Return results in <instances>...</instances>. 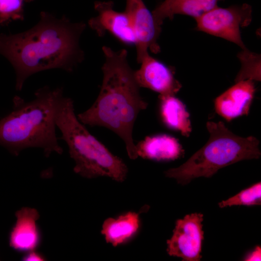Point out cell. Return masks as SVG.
Listing matches in <instances>:
<instances>
[{
	"instance_id": "cell-12",
	"label": "cell",
	"mask_w": 261,
	"mask_h": 261,
	"mask_svg": "<svg viewBox=\"0 0 261 261\" xmlns=\"http://www.w3.org/2000/svg\"><path fill=\"white\" fill-rule=\"evenodd\" d=\"M16 222L9 234V245L18 252L35 250L40 244L41 235L37 221L40 215L37 210L23 207L15 213Z\"/></svg>"
},
{
	"instance_id": "cell-19",
	"label": "cell",
	"mask_w": 261,
	"mask_h": 261,
	"mask_svg": "<svg viewBox=\"0 0 261 261\" xmlns=\"http://www.w3.org/2000/svg\"><path fill=\"white\" fill-rule=\"evenodd\" d=\"M261 247L257 246L251 252L248 253L244 258V261H261Z\"/></svg>"
},
{
	"instance_id": "cell-17",
	"label": "cell",
	"mask_w": 261,
	"mask_h": 261,
	"mask_svg": "<svg viewBox=\"0 0 261 261\" xmlns=\"http://www.w3.org/2000/svg\"><path fill=\"white\" fill-rule=\"evenodd\" d=\"M261 204V182H258L242 190L234 196L218 203L220 208L234 205L253 206Z\"/></svg>"
},
{
	"instance_id": "cell-15",
	"label": "cell",
	"mask_w": 261,
	"mask_h": 261,
	"mask_svg": "<svg viewBox=\"0 0 261 261\" xmlns=\"http://www.w3.org/2000/svg\"><path fill=\"white\" fill-rule=\"evenodd\" d=\"M140 226L139 214L128 212L116 218L104 220L101 233L105 241L114 246L126 243L138 232Z\"/></svg>"
},
{
	"instance_id": "cell-4",
	"label": "cell",
	"mask_w": 261,
	"mask_h": 261,
	"mask_svg": "<svg viewBox=\"0 0 261 261\" xmlns=\"http://www.w3.org/2000/svg\"><path fill=\"white\" fill-rule=\"evenodd\" d=\"M57 127L61 133L70 155L75 162L73 171L87 178L106 176L123 182L128 168L123 160L115 155L92 135L78 119L73 100L64 96L56 118Z\"/></svg>"
},
{
	"instance_id": "cell-13",
	"label": "cell",
	"mask_w": 261,
	"mask_h": 261,
	"mask_svg": "<svg viewBox=\"0 0 261 261\" xmlns=\"http://www.w3.org/2000/svg\"><path fill=\"white\" fill-rule=\"evenodd\" d=\"M136 147L138 156L158 161L174 160L184 154L178 140L166 134L147 136Z\"/></svg>"
},
{
	"instance_id": "cell-3",
	"label": "cell",
	"mask_w": 261,
	"mask_h": 261,
	"mask_svg": "<svg viewBox=\"0 0 261 261\" xmlns=\"http://www.w3.org/2000/svg\"><path fill=\"white\" fill-rule=\"evenodd\" d=\"M34 99L26 101L15 96L12 111L0 120V145L18 156L28 148H39L48 157L61 154L56 136V118L64 96L62 87L45 86L38 89Z\"/></svg>"
},
{
	"instance_id": "cell-9",
	"label": "cell",
	"mask_w": 261,
	"mask_h": 261,
	"mask_svg": "<svg viewBox=\"0 0 261 261\" xmlns=\"http://www.w3.org/2000/svg\"><path fill=\"white\" fill-rule=\"evenodd\" d=\"M94 7L98 14L88 20V25L99 36L107 32L125 44L135 45V34L125 11L115 10L112 1H96Z\"/></svg>"
},
{
	"instance_id": "cell-7",
	"label": "cell",
	"mask_w": 261,
	"mask_h": 261,
	"mask_svg": "<svg viewBox=\"0 0 261 261\" xmlns=\"http://www.w3.org/2000/svg\"><path fill=\"white\" fill-rule=\"evenodd\" d=\"M202 213L186 215L175 222L173 233L167 240V252L170 256L177 257L185 261H200L204 232Z\"/></svg>"
},
{
	"instance_id": "cell-6",
	"label": "cell",
	"mask_w": 261,
	"mask_h": 261,
	"mask_svg": "<svg viewBox=\"0 0 261 261\" xmlns=\"http://www.w3.org/2000/svg\"><path fill=\"white\" fill-rule=\"evenodd\" d=\"M197 29L232 42L246 49L242 40L240 29L252 20V8L247 4L228 8L218 6L195 19Z\"/></svg>"
},
{
	"instance_id": "cell-5",
	"label": "cell",
	"mask_w": 261,
	"mask_h": 261,
	"mask_svg": "<svg viewBox=\"0 0 261 261\" xmlns=\"http://www.w3.org/2000/svg\"><path fill=\"white\" fill-rule=\"evenodd\" d=\"M206 128L210 136L205 145L180 166L165 171L166 177L185 185L196 178L211 177L218 170L238 161L260 157L256 137L235 135L222 121H208Z\"/></svg>"
},
{
	"instance_id": "cell-14",
	"label": "cell",
	"mask_w": 261,
	"mask_h": 261,
	"mask_svg": "<svg viewBox=\"0 0 261 261\" xmlns=\"http://www.w3.org/2000/svg\"><path fill=\"white\" fill-rule=\"evenodd\" d=\"M223 0H164L152 12L157 23L160 26L166 18L172 19L176 14L198 18L218 6Z\"/></svg>"
},
{
	"instance_id": "cell-10",
	"label": "cell",
	"mask_w": 261,
	"mask_h": 261,
	"mask_svg": "<svg viewBox=\"0 0 261 261\" xmlns=\"http://www.w3.org/2000/svg\"><path fill=\"white\" fill-rule=\"evenodd\" d=\"M139 63L140 68L134 71V77L139 86L150 89L163 96H174L182 87L171 68L151 56L145 54Z\"/></svg>"
},
{
	"instance_id": "cell-16",
	"label": "cell",
	"mask_w": 261,
	"mask_h": 261,
	"mask_svg": "<svg viewBox=\"0 0 261 261\" xmlns=\"http://www.w3.org/2000/svg\"><path fill=\"white\" fill-rule=\"evenodd\" d=\"M160 111L163 123L169 128L188 137L191 132L189 114L185 105L174 96L159 95Z\"/></svg>"
},
{
	"instance_id": "cell-18",
	"label": "cell",
	"mask_w": 261,
	"mask_h": 261,
	"mask_svg": "<svg viewBox=\"0 0 261 261\" xmlns=\"http://www.w3.org/2000/svg\"><path fill=\"white\" fill-rule=\"evenodd\" d=\"M34 0H0V28L24 19V7Z\"/></svg>"
},
{
	"instance_id": "cell-11",
	"label": "cell",
	"mask_w": 261,
	"mask_h": 261,
	"mask_svg": "<svg viewBox=\"0 0 261 261\" xmlns=\"http://www.w3.org/2000/svg\"><path fill=\"white\" fill-rule=\"evenodd\" d=\"M255 92L252 80L236 82L215 99L216 112L227 121L248 115Z\"/></svg>"
},
{
	"instance_id": "cell-2",
	"label": "cell",
	"mask_w": 261,
	"mask_h": 261,
	"mask_svg": "<svg viewBox=\"0 0 261 261\" xmlns=\"http://www.w3.org/2000/svg\"><path fill=\"white\" fill-rule=\"evenodd\" d=\"M102 50L105 59L100 93L91 106L77 117L84 125L113 131L124 142L129 158L135 160L138 156L133 128L138 114L147 108L148 103L140 95L134 71L127 60V51H115L107 46Z\"/></svg>"
},
{
	"instance_id": "cell-20",
	"label": "cell",
	"mask_w": 261,
	"mask_h": 261,
	"mask_svg": "<svg viewBox=\"0 0 261 261\" xmlns=\"http://www.w3.org/2000/svg\"><path fill=\"white\" fill-rule=\"evenodd\" d=\"M23 261H44L45 258L41 255V253L35 251L34 250L28 252L22 258Z\"/></svg>"
},
{
	"instance_id": "cell-1",
	"label": "cell",
	"mask_w": 261,
	"mask_h": 261,
	"mask_svg": "<svg viewBox=\"0 0 261 261\" xmlns=\"http://www.w3.org/2000/svg\"><path fill=\"white\" fill-rule=\"evenodd\" d=\"M85 28L83 22L72 23L64 15L57 17L43 11L29 29L0 34V54L14 69L16 90L21 91L27 79L35 73L53 69L72 72L83 59L79 41Z\"/></svg>"
},
{
	"instance_id": "cell-8",
	"label": "cell",
	"mask_w": 261,
	"mask_h": 261,
	"mask_svg": "<svg viewBox=\"0 0 261 261\" xmlns=\"http://www.w3.org/2000/svg\"><path fill=\"white\" fill-rule=\"evenodd\" d=\"M125 12L129 17L135 34L138 62L148 49L154 53L160 52L157 41L161 26L157 23L143 0H126Z\"/></svg>"
}]
</instances>
